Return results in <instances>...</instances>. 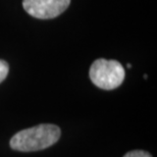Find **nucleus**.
Returning <instances> with one entry per match:
<instances>
[{
    "mask_svg": "<svg viewBox=\"0 0 157 157\" xmlns=\"http://www.w3.org/2000/svg\"><path fill=\"white\" fill-rule=\"evenodd\" d=\"M59 127L51 124H42L20 131L11 138V149L21 152H33L49 148L60 138Z\"/></svg>",
    "mask_w": 157,
    "mask_h": 157,
    "instance_id": "1",
    "label": "nucleus"
},
{
    "mask_svg": "<svg viewBox=\"0 0 157 157\" xmlns=\"http://www.w3.org/2000/svg\"><path fill=\"white\" fill-rule=\"evenodd\" d=\"M8 71H9L8 63L6 61L0 59V84H1L6 78V77H7Z\"/></svg>",
    "mask_w": 157,
    "mask_h": 157,
    "instance_id": "4",
    "label": "nucleus"
},
{
    "mask_svg": "<svg viewBox=\"0 0 157 157\" xmlns=\"http://www.w3.org/2000/svg\"><path fill=\"white\" fill-rule=\"evenodd\" d=\"M127 67H128V68H132V64L128 63V64H127Z\"/></svg>",
    "mask_w": 157,
    "mask_h": 157,
    "instance_id": "6",
    "label": "nucleus"
},
{
    "mask_svg": "<svg viewBox=\"0 0 157 157\" xmlns=\"http://www.w3.org/2000/svg\"><path fill=\"white\" fill-rule=\"evenodd\" d=\"M124 157H152V155L144 150H134V151L125 153Z\"/></svg>",
    "mask_w": 157,
    "mask_h": 157,
    "instance_id": "5",
    "label": "nucleus"
},
{
    "mask_svg": "<svg viewBox=\"0 0 157 157\" xmlns=\"http://www.w3.org/2000/svg\"><path fill=\"white\" fill-rule=\"evenodd\" d=\"M89 76L92 83L100 89L113 90L124 80V68L117 60L99 58L92 63Z\"/></svg>",
    "mask_w": 157,
    "mask_h": 157,
    "instance_id": "2",
    "label": "nucleus"
},
{
    "mask_svg": "<svg viewBox=\"0 0 157 157\" xmlns=\"http://www.w3.org/2000/svg\"><path fill=\"white\" fill-rule=\"evenodd\" d=\"M71 0H24L23 6L28 13L40 20L58 17L68 7Z\"/></svg>",
    "mask_w": 157,
    "mask_h": 157,
    "instance_id": "3",
    "label": "nucleus"
}]
</instances>
